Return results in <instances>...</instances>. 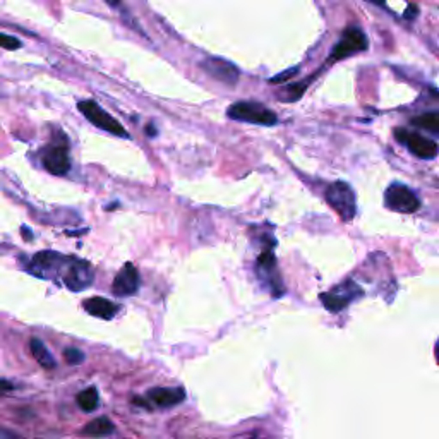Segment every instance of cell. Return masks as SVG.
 Segmentation results:
<instances>
[{
  "instance_id": "1",
  "label": "cell",
  "mask_w": 439,
  "mask_h": 439,
  "mask_svg": "<svg viewBox=\"0 0 439 439\" xmlns=\"http://www.w3.org/2000/svg\"><path fill=\"white\" fill-rule=\"evenodd\" d=\"M326 201L331 206L333 211H336L343 222H350L354 220L357 213V203H356V192L350 188L347 182L336 181L328 185L326 189Z\"/></svg>"
},
{
  "instance_id": "2",
  "label": "cell",
  "mask_w": 439,
  "mask_h": 439,
  "mask_svg": "<svg viewBox=\"0 0 439 439\" xmlns=\"http://www.w3.org/2000/svg\"><path fill=\"white\" fill-rule=\"evenodd\" d=\"M226 113H229L230 119L247 124H258V126H274L278 122V117L273 110L263 107L261 103H254V101L233 103Z\"/></svg>"
},
{
  "instance_id": "3",
  "label": "cell",
  "mask_w": 439,
  "mask_h": 439,
  "mask_svg": "<svg viewBox=\"0 0 439 439\" xmlns=\"http://www.w3.org/2000/svg\"><path fill=\"white\" fill-rule=\"evenodd\" d=\"M78 108H79V112H81L91 124H93V126L98 127V129L105 131V133H110V134H115V136L129 139V133L124 129L122 124H120L119 120L113 119L110 113L105 112V110L101 108L98 103H94V101H90V100L79 101Z\"/></svg>"
},
{
  "instance_id": "4",
  "label": "cell",
  "mask_w": 439,
  "mask_h": 439,
  "mask_svg": "<svg viewBox=\"0 0 439 439\" xmlns=\"http://www.w3.org/2000/svg\"><path fill=\"white\" fill-rule=\"evenodd\" d=\"M367 49L369 42L365 33L356 26L347 28L345 31H343L340 42L333 47L331 53H329V62H340L343 60V58L352 57V55H356L358 52H365Z\"/></svg>"
},
{
  "instance_id": "5",
  "label": "cell",
  "mask_w": 439,
  "mask_h": 439,
  "mask_svg": "<svg viewBox=\"0 0 439 439\" xmlns=\"http://www.w3.org/2000/svg\"><path fill=\"white\" fill-rule=\"evenodd\" d=\"M384 204L388 210L411 215L420 208V199L411 188L404 184H391L384 192Z\"/></svg>"
},
{
  "instance_id": "6",
  "label": "cell",
  "mask_w": 439,
  "mask_h": 439,
  "mask_svg": "<svg viewBox=\"0 0 439 439\" xmlns=\"http://www.w3.org/2000/svg\"><path fill=\"white\" fill-rule=\"evenodd\" d=\"M358 297H362V288L356 281L347 280L333 287V290L326 292V294H321L320 299L329 313H340Z\"/></svg>"
},
{
  "instance_id": "7",
  "label": "cell",
  "mask_w": 439,
  "mask_h": 439,
  "mask_svg": "<svg viewBox=\"0 0 439 439\" xmlns=\"http://www.w3.org/2000/svg\"><path fill=\"white\" fill-rule=\"evenodd\" d=\"M395 138H397L398 142L407 146L412 155H415L420 160H433L436 158L439 153L436 141L420 136L417 133H411V131L405 129H395Z\"/></svg>"
},
{
  "instance_id": "8",
  "label": "cell",
  "mask_w": 439,
  "mask_h": 439,
  "mask_svg": "<svg viewBox=\"0 0 439 439\" xmlns=\"http://www.w3.org/2000/svg\"><path fill=\"white\" fill-rule=\"evenodd\" d=\"M42 160L47 170L53 175H65L71 170V156H69V148L65 142H60V144L53 142L49 148H45Z\"/></svg>"
},
{
  "instance_id": "9",
  "label": "cell",
  "mask_w": 439,
  "mask_h": 439,
  "mask_svg": "<svg viewBox=\"0 0 439 439\" xmlns=\"http://www.w3.org/2000/svg\"><path fill=\"white\" fill-rule=\"evenodd\" d=\"M62 276H64V283L71 290L79 292L90 287L91 281H93V268L86 261H81V259H71L67 270H65Z\"/></svg>"
},
{
  "instance_id": "10",
  "label": "cell",
  "mask_w": 439,
  "mask_h": 439,
  "mask_svg": "<svg viewBox=\"0 0 439 439\" xmlns=\"http://www.w3.org/2000/svg\"><path fill=\"white\" fill-rule=\"evenodd\" d=\"M203 71L206 74H210L211 78L217 79L220 83L230 84V86H235V83L239 81V69L229 60H223V58L210 57L201 64Z\"/></svg>"
},
{
  "instance_id": "11",
  "label": "cell",
  "mask_w": 439,
  "mask_h": 439,
  "mask_svg": "<svg viewBox=\"0 0 439 439\" xmlns=\"http://www.w3.org/2000/svg\"><path fill=\"white\" fill-rule=\"evenodd\" d=\"M139 283H141V280H139L138 270L134 268V265L127 263L113 278L112 294L117 297H129L139 290Z\"/></svg>"
},
{
  "instance_id": "12",
  "label": "cell",
  "mask_w": 439,
  "mask_h": 439,
  "mask_svg": "<svg viewBox=\"0 0 439 439\" xmlns=\"http://www.w3.org/2000/svg\"><path fill=\"white\" fill-rule=\"evenodd\" d=\"M258 273L261 278H266L268 281V287L272 288L274 297L283 294V283L280 280V274H278L276 270V259H274V254L272 251L263 252L258 258Z\"/></svg>"
},
{
  "instance_id": "13",
  "label": "cell",
  "mask_w": 439,
  "mask_h": 439,
  "mask_svg": "<svg viewBox=\"0 0 439 439\" xmlns=\"http://www.w3.org/2000/svg\"><path fill=\"white\" fill-rule=\"evenodd\" d=\"M67 261H69L67 258L57 254V252H52V251L38 252V254L33 258L31 265H29V270H31L36 276H45V273L60 272V268L64 265H67Z\"/></svg>"
},
{
  "instance_id": "14",
  "label": "cell",
  "mask_w": 439,
  "mask_h": 439,
  "mask_svg": "<svg viewBox=\"0 0 439 439\" xmlns=\"http://www.w3.org/2000/svg\"><path fill=\"white\" fill-rule=\"evenodd\" d=\"M148 400L156 407H175L185 400V391L184 388H153L148 391Z\"/></svg>"
},
{
  "instance_id": "15",
  "label": "cell",
  "mask_w": 439,
  "mask_h": 439,
  "mask_svg": "<svg viewBox=\"0 0 439 439\" xmlns=\"http://www.w3.org/2000/svg\"><path fill=\"white\" fill-rule=\"evenodd\" d=\"M83 307L86 313H90L91 316H97L100 320H112L113 316L119 310V306L113 302H110L108 299L105 297H91L86 299L83 302Z\"/></svg>"
},
{
  "instance_id": "16",
  "label": "cell",
  "mask_w": 439,
  "mask_h": 439,
  "mask_svg": "<svg viewBox=\"0 0 439 439\" xmlns=\"http://www.w3.org/2000/svg\"><path fill=\"white\" fill-rule=\"evenodd\" d=\"M115 431V424L108 419V417H98V419L91 420L88 422L86 426L83 427L81 434L84 436H90V438H103V436H110V434Z\"/></svg>"
},
{
  "instance_id": "17",
  "label": "cell",
  "mask_w": 439,
  "mask_h": 439,
  "mask_svg": "<svg viewBox=\"0 0 439 439\" xmlns=\"http://www.w3.org/2000/svg\"><path fill=\"white\" fill-rule=\"evenodd\" d=\"M29 350H31L35 361L38 362L43 369H55L57 362H55L53 356L50 354V350L47 349V345L42 342V340H38V338L29 340Z\"/></svg>"
},
{
  "instance_id": "18",
  "label": "cell",
  "mask_w": 439,
  "mask_h": 439,
  "mask_svg": "<svg viewBox=\"0 0 439 439\" xmlns=\"http://www.w3.org/2000/svg\"><path fill=\"white\" fill-rule=\"evenodd\" d=\"M411 122H412V126L419 127V129L426 131V133L439 138V112L422 113V115H419V117H413Z\"/></svg>"
},
{
  "instance_id": "19",
  "label": "cell",
  "mask_w": 439,
  "mask_h": 439,
  "mask_svg": "<svg viewBox=\"0 0 439 439\" xmlns=\"http://www.w3.org/2000/svg\"><path fill=\"white\" fill-rule=\"evenodd\" d=\"M98 404H100V395H98V390L94 386L86 388L78 395V405L83 412H94L98 408Z\"/></svg>"
},
{
  "instance_id": "20",
  "label": "cell",
  "mask_w": 439,
  "mask_h": 439,
  "mask_svg": "<svg viewBox=\"0 0 439 439\" xmlns=\"http://www.w3.org/2000/svg\"><path fill=\"white\" fill-rule=\"evenodd\" d=\"M23 43L16 38V36H9L0 33V49L3 50H19Z\"/></svg>"
},
{
  "instance_id": "21",
  "label": "cell",
  "mask_w": 439,
  "mask_h": 439,
  "mask_svg": "<svg viewBox=\"0 0 439 439\" xmlns=\"http://www.w3.org/2000/svg\"><path fill=\"white\" fill-rule=\"evenodd\" d=\"M64 358L67 364L78 365V364H81V362H84V354L79 349H74V347H71V349L64 350Z\"/></svg>"
},
{
  "instance_id": "22",
  "label": "cell",
  "mask_w": 439,
  "mask_h": 439,
  "mask_svg": "<svg viewBox=\"0 0 439 439\" xmlns=\"http://www.w3.org/2000/svg\"><path fill=\"white\" fill-rule=\"evenodd\" d=\"M297 71H299V67H292V69H288L287 72H283V74H278V76H274L273 79H270V83L272 84H278V83H283V81H287L288 78H290V76H294V74H297Z\"/></svg>"
},
{
  "instance_id": "23",
  "label": "cell",
  "mask_w": 439,
  "mask_h": 439,
  "mask_svg": "<svg viewBox=\"0 0 439 439\" xmlns=\"http://www.w3.org/2000/svg\"><path fill=\"white\" fill-rule=\"evenodd\" d=\"M13 390V384H10L9 381H3V379H0V395H6L7 391Z\"/></svg>"
},
{
  "instance_id": "24",
  "label": "cell",
  "mask_w": 439,
  "mask_h": 439,
  "mask_svg": "<svg viewBox=\"0 0 439 439\" xmlns=\"http://www.w3.org/2000/svg\"><path fill=\"white\" fill-rule=\"evenodd\" d=\"M417 14H419V9H417L415 6H408L407 13H405V17H407V19H413V17H415Z\"/></svg>"
},
{
  "instance_id": "25",
  "label": "cell",
  "mask_w": 439,
  "mask_h": 439,
  "mask_svg": "<svg viewBox=\"0 0 439 439\" xmlns=\"http://www.w3.org/2000/svg\"><path fill=\"white\" fill-rule=\"evenodd\" d=\"M146 134H148L149 138H155L156 136V129L153 126H148V127H146Z\"/></svg>"
},
{
  "instance_id": "26",
  "label": "cell",
  "mask_w": 439,
  "mask_h": 439,
  "mask_svg": "<svg viewBox=\"0 0 439 439\" xmlns=\"http://www.w3.org/2000/svg\"><path fill=\"white\" fill-rule=\"evenodd\" d=\"M23 232H24V239H28V240H31L33 239V235H31V230H28L26 226H23Z\"/></svg>"
},
{
  "instance_id": "27",
  "label": "cell",
  "mask_w": 439,
  "mask_h": 439,
  "mask_svg": "<svg viewBox=\"0 0 439 439\" xmlns=\"http://www.w3.org/2000/svg\"><path fill=\"white\" fill-rule=\"evenodd\" d=\"M436 358H438V364H439V342L436 343Z\"/></svg>"
}]
</instances>
